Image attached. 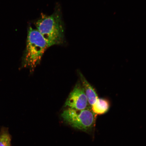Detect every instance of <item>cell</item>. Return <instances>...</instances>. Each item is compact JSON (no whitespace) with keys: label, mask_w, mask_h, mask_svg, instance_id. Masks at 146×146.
I'll use <instances>...</instances> for the list:
<instances>
[{"label":"cell","mask_w":146,"mask_h":146,"mask_svg":"<svg viewBox=\"0 0 146 146\" xmlns=\"http://www.w3.org/2000/svg\"><path fill=\"white\" fill-rule=\"evenodd\" d=\"M86 94L82 86L80 83L76 84L65 103V107L68 108L83 110L88 105Z\"/></svg>","instance_id":"cell-4"},{"label":"cell","mask_w":146,"mask_h":146,"mask_svg":"<svg viewBox=\"0 0 146 146\" xmlns=\"http://www.w3.org/2000/svg\"><path fill=\"white\" fill-rule=\"evenodd\" d=\"M35 25L48 47L64 43L65 28L60 8H56L50 15L41 14Z\"/></svg>","instance_id":"cell-1"},{"label":"cell","mask_w":146,"mask_h":146,"mask_svg":"<svg viewBox=\"0 0 146 146\" xmlns=\"http://www.w3.org/2000/svg\"><path fill=\"white\" fill-rule=\"evenodd\" d=\"M97 115L92 110H78L68 108L64 111L61 117L66 123L84 132L92 131L95 125Z\"/></svg>","instance_id":"cell-3"},{"label":"cell","mask_w":146,"mask_h":146,"mask_svg":"<svg viewBox=\"0 0 146 146\" xmlns=\"http://www.w3.org/2000/svg\"><path fill=\"white\" fill-rule=\"evenodd\" d=\"M110 108V104L108 100L103 98H98L92 106V110L94 114L103 115L107 113Z\"/></svg>","instance_id":"cell-6"},{"label":"cell","mask_w":146,"mask_h":146,"mask_svg":"<svg viewBox=\"0 0 146 146\" xmlns=\"http://www.w3.org/2000/svg\"><path fill=\"white\" fill-rule=\"evenodd\" d=\"M12 136L8 127H2L0 130V146H12Z\"/></svg>","instance_id":"cell-7"},{"label":"cell","mask_w":146,"mask_h":146,"mask_svg":"<svg viewBox=\"0 0 146 146\" xmlns=\"http://www.w3.org/2000/svg\"><path fill=\"white\" fill-rule=\"evenodd\" d=\"M82 86L87 96L89 104L92 106L98 98L95 90L87 81L83 74L80 73Z\"/></svg>","instance_id":"cell-5"},{"label":"cell","mask_w":146,"mask_h":146,"mask_svg":"<svg viewBox=\"0 0 146 146\" xmlns=\"http://www.w3.org/2000/svg\"><path fill=\"white\" fill-rule=\"evenodd\" d=\"M48 47L46 41L36 29L30 27L27 32L26 48L24 54V66L33 70Z\"/></svg>","instance_id":"cell-2"}]
</instances>
